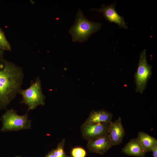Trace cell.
Instances as JSON below:
<instances>
[{"label":"cell","mask_w":157,"mask_h":157,"mask_svg":"<svg viewBox=\"0 0 157 157\" xmlns=\"http://www.w3.org/2000/svg\"><path fill=\"white\" fill-rule=\"evenodd\" d=\"M24 77L21 67L0 57V109L6 108L15 98Z\"/></svg>","instance_id":"cell-1"},{"label":"cell","mask_w":157,"mask_h":157,"mask_svg":"<svg viewBox=\"0 0 157 157\" xmlns=\"http://www.w3.org/2000/svg\"><path fill=\"white\" fill-rule=\"evenodd\" d=\"M101 24L89 20L79 9L76 13L74 23L69 30L72 40L81 43L86 41L93 33L98 31Z\"/></svg>","instance_id":"cell-2"},{"label":"cell","mask_w":157,"mask_h":157,"mask_svg":"<svg viewBox=\"0 0 157 157\" xmlns=\"http://www.w3.org/2000/svg\"><path fill=\"white\" fill-rule=\"evenodd\" d=\"M19 93L22 97L20 103L28 106V111L35 109L38 106L45 104V97L42 92L41 81L39 76L35 82L31 81L30 86L28 88L25 90L21 89Z\"/></svg>","instance_id":"cell-3"},{"label":"cell","mask_w":157,"mask_h":157,"mask_svg":"<svg viewBox=\"0 0 157 157\" xmlns=\"http://www.w3.org/2000/svg\"><path fill=\"white\" fill-rule=\"evenodd\" d=\"M2 132L17 131L31 129V121L28 119L27 113L23 115H18L13 109L7 110L1 117Z\"/></svg>","instance_id":"cell-4"},{"label":"cell","mask_w":157,"mask_h":157,"mask_svg":"<svg viewBox=\"0 0 157 157\" xmlns=\"http://www.w3.org/2000/svg\"><path fill=\"white\" fill-rule=\"evenodd\" d=\"M151 68L147 61L146 50H144L140 53L138 66L135 74L136 92L142 93L145 90L147 81L151 75Z\"/></svg>","instance_id":"cell-5"},{"label":"cell","mask_w":157,"mask_h":157,"mask_svg":"<svg viewBox=\"0 0 157 157\" xmlns=\"http://www.w3.org/2000/svg\"><path fill=\"white\" fill-rule=\"evenodd\" d=\"M109 123H87L84 122L80 127L83 138L88 141L108 134Z\"/></svg>","instance_id":"cell-6"},{"label":"cell","mask_w":157,"mask_h":157,"mask_svg":"<svg viewBox=\"0 0 157 157\" xmlns=\"http://www.w3.org/2000/svg\"><path fill=\"white\" fill-rule=\"evenodd\" d=\"M115 3L108 6L103 5L99 9L93 8L90 10L102 13L103 16L109 22L116 24L120 28L127 29L124 18L119 15L115 10Z\"/></svg>","instance_id":"cell-7"},{"label":"cell","mask_w":157,"mask_h":157,"mask_svg":"<svg viewBox=\"0 0 157 157\" xmlns=\"http://www.w3.org/2000/svg\"><path fill=\"white\" fill-rule=\"evenodd\" d=\"M125 134L120 117L109 124L108 135L112 146L121 144Z\"/></svg>","instance_id":"cell-8"},{"label":"cell","mask_w":157,"mask_h":157,"mask_svg":"<svg viewBox=\"0 0 157 157\" xmlns=\"http://www.w3.org/2000/svg\"><path fill=\"white\" fill-rule=\"evenodd\" d=\"M86 147L90 152L102 155L106 153L112 145L107 134L88 141Z\"/></svg>","instance_id":"cell-9"},{"label":"cell","mask_w":157,"mask_h":157,"mask_svg":"<svg viewBox=\"0 0 157 157\" xmlns=\"http://www.w3.org/2000/svg\"><path fill=\"white\" fill-rule=\"evenodd\" d=\"M122 151L128 156L138 157H145L147 153L137 138L130 139Z\"/></svg>","instance_id":"cell-10"},{"label":"cell","mask_w":157,"mask_h":157,"mask_svg":"<svg viewBox=\"0 0 157 157\" xmlns=\"http://www.w3.org/2000/svg\"><path fill=\"white\" fill-rule=\"evenodd\" d=\"M113 116L111 113L104 109L93 110L84 122L87 123H110L112 122Z\"/></svg>","instance_id":"cell-11"},{"label":"cell","mask_w":157,"mask_h":157,"mask_svg":"<svg viewBox=\"0 0 157 157\" xmlns=\"http://www.w3.org/2000/svg\"><path fill=\"white\" fill-rule=\"evenodd\" d=\"M137 138L146 152L152 151L153 149L157 146V139L144 132H139Z\"/></svg>","instance_id":"cell-12"},{"label":"cell","mask_w":157,"mask_h":157,"mask_svg":"<svg viewBox=\"0 0 157 157\" xmlns=\"http://www.w3.org/2000/svg\"><path fill=\"white\" fill-rule=\"evenodd\" d=\"M0 46L4 51H10L11 50V45L7 40L4 31L0 28Z\"/></svg>","instance_id":"cell-13"},{"label":"cell","mask_w":157,"mask_h":157,"mask_svg":"<svg viewBox=\"0 0 157 157\" xmlns=\"http://www.w3.org/2000/svg\"><path fill=\"white\" fill-rule=\"evenodd\" d=\"M65 140L63 139L57 145L56 149H54V154L55 157H67L64 151V146Z\"/></svg>","instance_id":"cell-14"},{"label":"cell","mask_w":157,"mask_h":157,"mask_svg":"<svg viewBox=\"0 0 157 157\" xmlns=\"http://www.w3.org/2000/svg\"><path fill=\"white\" fill-rule=\"evenodd\" d=\"M71 154V157H85L86 152L83 148L80 147H76L72 149Z\"/></svg>","instance_id":"cell-15"},{"label":"cell","mask_w":157,"mask_h":157,"mask_svg":"<svg viewBox=\"0 0 157 157\" xmlns=\"http://www.w3.org/2000/svg\"><path fill=\"white\" fill-rule=\"evenodd\" d=\"M44 157H55L54 154V149L49 151Z\"/></svg>","instance_id":"cell-16"},{"label":"cell","mask_w":157,"mask_h":157,"mask_svg":"<svg viewBox=\"0 0 157 157\" xmlns=\"http://www.w3.org/2000/svg\"><path fill=\"white\" fill-rule=\"evenodd\" d=\"M152 152L153 157H157V146L153 149Z\"/></svg>","instance_id":"cell-17"},{"label":"cell","mask_w":157,"mask_h":157,"mask_svg":"<svg viewBox=\"0 0 157 157\" xmlns=\"http://www.w3.org/2000/svg\"><path fill=\"white\" fill-rule=\"evenodd\" d=\"M4 50L0 46V57L3 56Z\"/></svg>","instance_id":"cell-18"},{"label":"cell","mask_w":157,"mask_h":157,"mask_svg":"<svg viewBox=\"0 0 157 157\" xmlns=\"http://www.w3.org/2000/svg\"><path fill=\"white\" fill-rule=\"evenodd\" d=\"M15 157H22L21 156H15Z\"/></svg>","instance_id":"cell-19"},{"label":"cell","mask_w":157,"mask_h":157,"mask_svg":"<svg viewBox=\"0 0 157 157\" xmlns=\"http://www.w3.org/2000/svg\"><path fill=\"white\" fill-rule=\"evenodd\" d=\"M67 157H71V156H67Z\"/></svg>","instance_id":"cell-20"}]
</instances>
